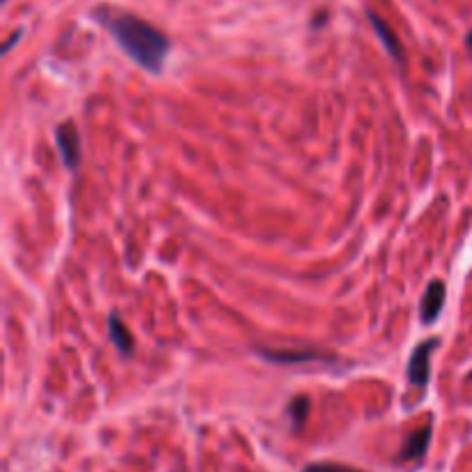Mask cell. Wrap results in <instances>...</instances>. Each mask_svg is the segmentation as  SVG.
I'll return each instance as SVG.
<instances>
[{"mask_svg":"<svg viewBox=\"0 0 472 472\" xmlns=\"http://www.w3.org/2000/svg\"><path fill=\"white\" fill-rule=\"evenodd\" d=\"M21 37V30H16V32H12V37L5 42V46H3V54H7V51H10L12 46H14V42Z\"/></svg>","mask_w":472,"mask_h":472,"instance_id":"obj_11","label":"cell"},{"mask_svg":"<svg viewBox=\"0 0 472 472\" xmlns=\"http://www.w3.org/2000/svg\"><path fill=\"white\" fill-rule=\"evenodd\" d=\"M366 16H368V21H371V25H373L375 35L380 37L383 46L387 49V54H390L394 60H399V63H403V49H401V42H399L397 35H394V30L387 25V21H383L375 12H368Z\"/></svg>","mask_w":472,"mask_h":472,"instance_id":"obj_7","label":"cell"},{"mask_svg":"<svg viewBox=\"0 0 472 472\" xmlns=\"http://www.w3.org/2000/svg\"><path fill=\"white\" fill-rule=\"evenodd\" d=\"M265 362H274V364H299V362H309V359H323V362H330L334 359V355H325L316 348H306V350H295V348H256Z\"/></svg>","mask_w":472,"mask_h":472,"instance_id":"obj_4","label":"cell"},{"mask_svg":"<svg viewBox=\"0 0 472 472\" xmlns=\"http://www.w3.org/2000/svg\"><path fill=\"white\" fill-rule=\"evenodd\" d=\"M104 28L113 35L118 46L143 70L152 74H159L164 67V60L168 56L170 42L161 30L154 28L152 23L139 19L136 14L120 12L116 7L101 5L92 12Z\"/></svg>","mask_w":472,"mask_h":472,"instance_id":"obj_1","label":"cell"},{"mask_svg":"<svg viewBox=\"0 0 472 472\" xmlns=\"http://www.w3.org/2000/svg\"><path fill=\"white\" fill-rule=\"evenodd\" d=\"M108 337L113 341V346L118 348L120 355L130 357L134 353V337L130 334V330L125 328V323L120 321L118 313L108 316Z\"/></svg>","mask_w":472,"mask_h":472,"instance_id":"obj_8","label":"cell"},{"mask_svg":"<svg viewBox=\"0 0 472 472\" xmlns=\"http://www.w3.org/2000/svg\"><path fill=\"white\" fill-rule=\"evenodd\" d=\"M431 435H433V424L431 422H426L424 426L415 428V431L406 437V442H403V447H401L397 459L406 461V463L424 461L426 452H428V445H431Z\"/></svg>","mask_w":472,"mask_h":472,"instance_id":"obj_5","label":"cell"},{"mask_svg":"<svg viewBox=\"0 0 472 472\" xmlns=\"http://www.w3.org/2000/svg\"><path fill=\"white\" fill-rule=\"evenodd\" d=\"M309 413H311V401H309V397L290 399V403H288V419H290V424H293L295 431H299V428L304 426Z\"/></svg>","mask_w":472,"mask_h":472,"instance_id":"obj_9","label":"cell"},{"mask_svg":"<svg viewBox=\"0 0 472 472\" xmlns=\"http://www.w3.org/2000/svg\"><path fill=\"white\" fill-rule=\"evenodd\" d=\"M56 145L60 150V157H63L65 166L70 170H76L81 164V134L76 130L74 123H63L56 130Z\"/></svg>","mask_w":472,"mask_h":472,"instance_id":"obj_3","label":"cell"},{"mask_svg":"<svg viewBox=\"0 0 472 472\" xmlns=\"http://www.w3.org/2000/svg\"><path fill=\"white\" fill-rule=\"evenodd\" d=\"M437 343H440V339H426L422 343H417L415 350L410 353V359H408V380L413 387L422 390L428 385V380H431V355L433 350L437 348Z\"/></svg>","mask_w":472,"mask_h":472,"instance_id":"obj_2","label":"cell"},{"mask_svg":"<svg viewBox=\"0 0 472 472\" xmlns=\"http://www.w3.org/2000/svg\"><path fill=\"white\" fill-rule=\"evenodd\" d=\"M302 472H364V470L353 468V466H341V463L323 461V463H309Z\"/></svg>","mask_w":472,"mask_h":472,"instance_id":"obj_10","label":"cell"},{"mask_svg":"<svg viewBox=\"0 0 472 472\" xmlns=\"http://www.w3.org/2000/svg\"><path fill=\"white\" fill-rule=\"evenodd\" d=\"M466 44H468V49H470V54H472V32L468 35V39H466Z\"/></svg>","mask_w":472,"mask_h":472,"instance_id":"obj_12","label":"cell"},{"mask_svg":"<svg viewBox=\"0 0 472 472\" xmlns=\"http://www.w3.org/2000/svg\"><path fill=\"white\" fill-rule=\"evenodd\" d=\"M445 297H447V286L440 279H433L424 290L422 304H419V318L426 325H433L442 313Z\"/></svg>","mask_w":472,"mask_h":472,"instance_id":"obj_6","label":"cell"}]
</instances>
